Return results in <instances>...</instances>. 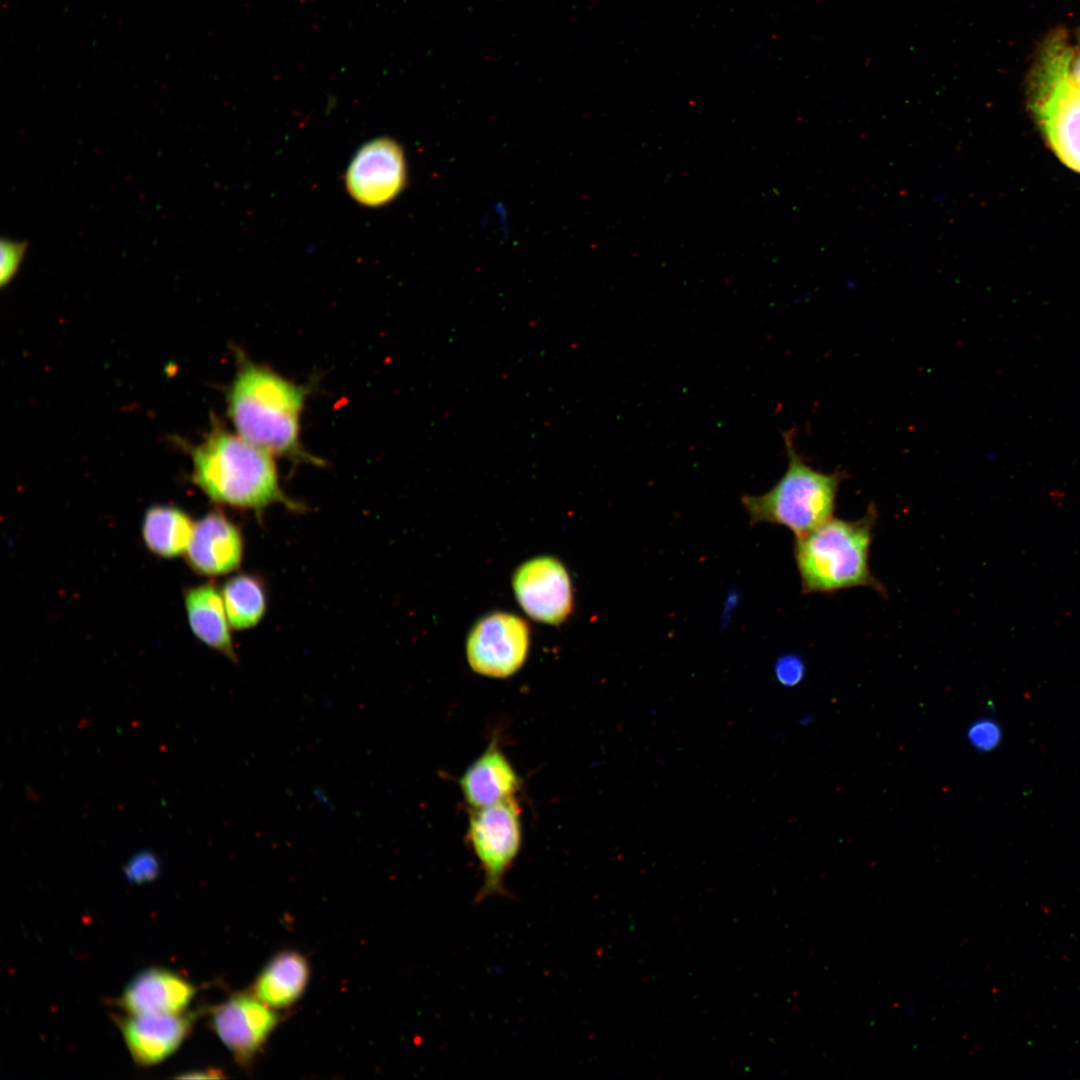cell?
Returning <instances> with one entry per match:
<instances>
[{"instance_id": "11", "label": "cell", "mask_w": 1080, "mask_h": 1080, "mask_svg": "<svg viewBox=\"0 0 1080 1080\" xmlns=\"http://www.w3.org/2000/svg\"><path fill=\"white\" fill-rule=\"evenodd\" d=\"M193 1013L128 1014L118 1018L123 1039L134 1062L152 1066L171 1056L189 1035Z\"/></svg>"}, {"instance_id": "5", "label": "cell", "mask_w": 1080, "mask_h": 1080, "mask_svg": "<svg viewBox=\"0 0 1080 1080\" xmlns=\"http://www.w3.org/2000/svg\"><path fill=\"white\" fill-rule=\"evenodd\" d=\"M1071 53L1063 39L1048 43L1032 81L1031 108L1057 157L1080 172V87L1067 75Z\"/></svg>"}, {"instance_id": "7", "label": "cell", "mask_w": 1080, "mask_h": 1080, "mask_svg": "<svg viewBox=\"0 0 1080 1080\" xmlns=\"http://www.w3.org/2000/svg\"><path fill=\"white\" fill-rule=\"evenodd\" d=\"M529 647V630L519 617L495 612L481 618L466 643L467 660L478 674L506 678L524 664Z\"/></svg>"}, {"instance_id": "16", "label": "cell", "mask_w": 1080, "mask_h": 1080, "mask_svg": "<svg viewBox=\"0 0 1080 1080\" xmlns=\"http://www.w3.org/2000/svg\"><path fill=\"white\" fill-rule=\"evenodd\" d=\"M185 605L189 625L197 638L236 661L223 595L217 588L210 584L191 588L185 595Z\"/></svg>"}, {"instance_id": "8", "label": "cell", "mask_w": 1080, "mask_h": 1080, "mask_svg": "<svg viewBox=\"0 0 1080 1080\" xmlns=\"http://www.w3.org/2000/svg\"><path fill=\"white\" fill-rule=\"evenodd\" d=\"M406 179L400 146L388 138L365 144L353 157L345 176L347 190L359 203L381 206L393 200Z\"/></svg>"}, {"instance_id": "2", "label": "cell", "mask_w": 1080, "mask_h": 1080, "mask_svg": "<svg viewBox=\"0 0 1080 1080\" xmlns=\"http://www.w3.org/2000/svg\"><path fill=\"white\" fill-rule=\"evenodd\" d=\"M192 455L196 483L217 503L258 512L275 503L300 507L282 491L274 455L237 433L215 428Z\"/></svg>"}, {"instance_id": "13", "label": "cell", "mask_w": 1080, "mask_h": 1080, "mask_svg": "<svg viewBox=\"0 0 1080 1080\" xmlns=\"http://www.w3.org/2000/svg\"><path fill=\"white\" fill-rule=\"evenodd\" d=\"M195 993L194 985L183 976L152 967L130 980L118 1005L127 1014H175L185 1011Z\"/></svg>"}, {"instance_id": "1", "label": "cell", "mask_w": 1080, "mask_h": 1080, "mask_svg": "<svg viewBox=\"0 0 1080 1080\" xmlns=\"http://www.w3.org/2000/svg\"><path fill=\"white\" fill-rule=\"evenodd\" d=\"M308 392L274 370L240 358L228 390V414L237 434L272 455L321 463L300 443V418Z\"/></svg>"}, {"instance_id": "17", "label": "cell", "mask_w": 1080, "mask_h": 1080, "mask_svg": "<svg viewBox=\"0 0 1080 1080\" xmlns=\"http://www.w3.org/2000/svg\"><path fill=\"white\" fill-rule=\"evenodd\" d=\"M194 524L182 510L172 506H153L147 510L142 533L153 553L173 558L187 550Z\"/></svg>"}, {"instance_id": "3", "label": "cell", "mask_w": 1080, "mask_h": 1080, "mask_svg": "<svg viewBox=\"0 0 1080 1080\" xmlns=\"http://www.w3.org/2000/svg\"><path fill=\"white\" fill-rule=\"evenodd\" d=\"M878 511L870 504L857 520L830 518L808 534L797 537L794 558L804 593H834L870 587L885 595L873 575L869 555Z\"/></svg>"}, {"instance_id": "12", "label": "cell", "mask_w": 1080, "mask_h": 1080, "mask_svg": "<svg viewBox=\"0 0 1080 1080\" xmlns=\"http://www.w3.org/2000/svg\"><path fill=\"white\" fill-rule=\"evenodd\" d=\"M244 542L239 528L223 513L212 511L194 524L187 561L198 573L220 576L236 570Z\"/></svg>"}, {"instance_id": "6", "label": "cell", "mask_w": 1080, "mask_h": 1080, "mask_svg": "<svg viewBox=\"0 0 1080 1080\" xmlns=\"http://www.w3.org/2000/svg\"><path fill=\"white\" fill-rule=\"evenodd\" d=\"M467 839L484 873L477 901L505 895L504 878L522 843L521 809L515 797L471 809Z\"/></svg>"}, {"instance_id": "18", "label": "cell", "mask_w": 1080, "mask_h": 1080, "mask_svg": "<svg viewBox=\"0 0 1080 1080\" xmlns=\"http://www.w3.org/2000/svg\"><path fill=\"white\" fill-rule=\"evenodd\" d=\"M223 599L230 625L238 630L256 626L263 618L267 597L263 582L255 575L238 574L223 588Z\"/></svg>"}, {"instance_id": "22", "label": "cell", "mask_w": 1080, "mask_h": 1080, "mask_svg": "<svg viewBox=\"0 0 1080 1080\" xmlns=\"http://www.w3.org/2000/svg\"><path fill=\"white\" fill-rule=\"evenodd\" d=\"M774 672L777 681L783 686L795 687L804 678L805 665L797 655H784L776 661Z\"/></svg>"}, {"instance_id": "23", "label": "cell", "mask_w": 1080, "mask_h": 1080, "mask_svg": "<svg viewBox=\"0 0 1080 1080\" xmlns=\"http://www.w3.org/2000/svg\"><path fill=\"white\" fill-rule=\"evenodd\" d=\"M1067 75L1074 85L1080 87V50H1072Z\"/></svg>"}, {"instance_id": "24", "label": "cell", "mask_w": 1080, "mask_h": 1080, "mask_svg": "<svg viewBox=\"0 0 1080 1080\" xmlns=\"http://www.w3.org/2000/svg\"><path fill=\"white\" fill-rule=\"evenodd\" d=\"M222 1077H223L222 1071H220L218 1069H212V1068H209V1069H206V1070H200V1071H191V1072L183 1073V1074L177 1076V1078H185V1079H188V1078L189 1079L190 1078H222Z\"/></svg>"}, {"instance_id": "14", "label": "cell", "mask_w": 1080, "mask_h": 1080, "mask_svg": "<svg viewBox=\"0 0 1080 1080\" xmlns=\"http://www.w3.org/2000/svg\"><path fill=\"white\" fill-rule=\"evenodd\" d=\"M520 784L519 775L496 742L486 748L459 780L461 792L471 809L515 797Z\"/></svg>"}, {"instance_id": "9", "label": "cell", "mask_w": 1080, "mask_h": 1080, "mask_svg": "<svg viewBox=\"0 0 1080 1080\" xmlns=\"http://www.w3.org/2000/svg\"><path fill=\"white\" fill-rule=\"evenodd\" d=\"M513 589L522 609L547 624L564 621L572 609V589L565 567L541 556L523 563L513 575Z\"/></svg>"}, {"instance_id": "19", "label": "cell", "mask_w": 1080, "mask_h": 1080, "mask_svg": "<svg viewBox=\"0 0 1080 1080\" xmlns=\"http://www.w3.org/2000/svg\"><path fill=\"white\" fill-rule=\"evenodd\" d=\"M969 744L978 752H990L996 749L1002 740V729L991 718L975 720L967 729Z\"/></svg>"}, {"instance_id": "15", "label": "cell", "mask_w": 1080, "mask_h": 1080, "mask_svg": "<svg viewBox=\"0 0 1080 1080\" xmlns=\"http://www.w3.org/2000/svg\"><path fill=\"white\" fill-rule=\"evenodd\" d=\"M306 958L296 951L275 955L252 985V995L271 1008H285L303 994L309 980Z\"/></svg>"}, {"instance_id": "21", "label": "cell", "mask_w": 1080, "mask_h": 1080, "mask_svg": "<svg viewBox=\"0 0 1080 1080\" xmlns=\"http://www.w3.org/2000/svg\"><path fill=\"white\" fill-rule=\"evenodd\" d=\"M27 250L24 242L2 239L0 242V283L8 284L17 273Z\"/></svg>"}, {"instance_id": "20", "label": "cell", "mask_w": 1080, "mask_h": 1080, "mask_svg": "<svg viewBox=\"0 0 1080 1080\" xmlns=\"http://www.w3.org/2000/svg\"><path fill=\"white\" fill-rule=\"evenodd\" d=\"M126 879L134 884H144L156 879L160 872L158 857L149 850L133 855L123 868Z\"/></svg>"}, {"instance_id": "10", "label": "cell", "mask_w": 1080, "mask_h": 1080, "mask_svg": "<svg viewBox=\"0 0 1080 1080\" xmlns=\"http://www.w3.org/2000/svg\"><path fill=\"white\" fill-rule=\"evenodd\" d=\"M253 995L235 994L211 1011V1025L240 1064H247L277 1026L278 1015Z\"/></svg>"}, {"instance_id": "4", "label": "cell", "mask_w": 1080, "mask_h": 1080, "mask_svg": "<svg viewBox=\"0 0 1080 1080\" xmlns=\"http://www.w3.org/2000/svg\"><path fill=\"white\" fill-rule=\"evenodd\" d=\"M788 466L779 481L761 495H744L742 504L752 524L773 523L804 536L833 517L844 473H823L796 451L791 433L784 434Z\"/></svg>"}]
</instances>
